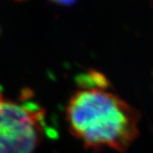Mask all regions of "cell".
I'll list each match as a JSON object with an SVG mask.
<instances>
[{
  "instance_id": "3957f363",
  "label": "cell",
  "mask_w": 153,
  "mask_h": 153,
  "mask_svg": "<svg viewBox=\"0 0 153 153\" xmlns=\"http://www.w3.org/2000/svg\"><path fill=\"white\" fill-rule=\"evenodd\" d=\"M81 90H103L105 91L109 87V81L105 76L95 70H90L88 74L79 76L78 80Z\"/></svg>"
},
{
  "instance_id": "6da1fadb",
  "label": "cell",
  "mask_w": 153,
  "mask_h": 153,
  "mask_svg": "<svg viewBox=\"0 0 153 153\" xmlns=\"http://www.w3.org/2000/svg\"><path fill=\"white\" fill-rule=\"evenodd\" d=\"M140 114L119 96L103 90L76 91L65 109L70 133L85 148L125 152L137 137Z\"/></svg>"
},
{
  "instance_id": "7a4b0ae2",
  "label": "cell",
  "mask_w": 153,
  "mask_h": 153,
  "mask_svg": "<svg viewBox=\"0 0 153 153\" xmlns=\"http://www.w3.org/2000/svg\"><path fill=\"white\" fill-rule=\"evenodd\" d=\"M45 111L0 95V153H33L43 136Z\"/></svg>"
}]
</instances>
